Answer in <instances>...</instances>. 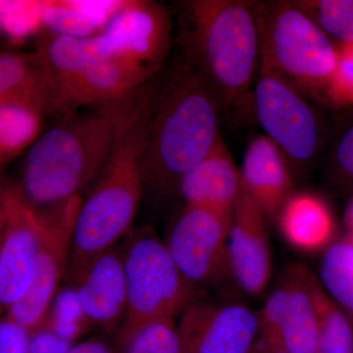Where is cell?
Masks as SVG:
<instances>
[{
  "label": "cell",
  "mask_w": 353,
  "mask_h": 353,
  "mask_svg": "<svg viewBox=\"0 0 353 353\" xmlns=\"http://www.w3.org/2000/svg\"><path fill=\"white\" fill-rule=\"evenodd\" d=\"M152 114L145 97L130 99L120 108L108 160L77 216L65 276L69 285L131 231L145 192L143 159Z\"/></svg>",
  "instance_id": "6da1fadb"
},
{
  "label": "cell",
  "mask_w": 353,
  "mask_h": 353,
  "mask_svg": "<svg viewBox=\"0 0 353 353\" xmlns=\"http://www.w3.org/2000/svg\"><path fill=\"white\" fill-rule=\"evenodd\" d=\"M180 59L163 78L146 137L143 189L154 196L178 190L220 137L217 95L197 70Z\"/></svg>",
  "instance_id": "7a4b0ae2"
},
{
  "label": "cell",
  "mask_w": 353,
  "mask_h": 353,
  "mask_svg": "<svg viewBox=\"0 0 353 353\" xmlns=\"http://www.w3.org/2000/svg\"><path fill=\"white\" fill-rule=\"evenodd\" d=\"M120 102L65 115L32 143L16 185L31 208L48 212L95 183L112 148Z\"/></svg>",
  "instance_id": "3957f363"
},
{
  "label": "cell",
  "mask_w": 353,
  "mask_h": 353,
  "mask_svg": "<svg viewBox=\"0 0 353 353\" xmlns=\"http://www.w3.org/2000/svg\"><path fill=\"white\" fill-rule=\"evenodd\" d=\"M179 12L183 59L208 81L221 108L245 103L259 63L253 2L190 0Z\"/></svg>",
  "instance_id": "277c9868"
},
{
  "label": "cell",
  "mask_w": 353,
  "mask_h": 353,
  "mask_svg": "<svg viewBox=\"0 0 353 353\" xmlns=\"http://www.w3.org/2000/svg\"><path fill=\"white\" fill-rule=\"evenodd\" d=\"M259 50L297 88L327 99L338 48L294 2H253Z\"/></svg>",
  "instance_id": "5b68a950"
},
{
  "label": "cell",
  "mask_w": 353,
  "mask_h": 353,
  "mask_svg": "<svg viewBox=\"0 0 353 353\" xmlns=\"http://www.w3.org/2000/svg\"><path fill=\"white\" fill-rule=\"evenodd\" d=\"M123 263L127 307L117 341L148 323L174 320L194 301L196 290L176 268L165 243L148 230L132 236L123 250Z\"/></svg>",
  "instance_id": "8992f818"
},
{
  "label": "cell",
  "mask_w": 353,
  "mask_h": 353,
  "mask_svg": "<svg viewBox=\"0 0 353 353\" xmlns=\"http://www.w3.org/2000/svg\"><path fill=\"white\" fill-rule=\"evenodd\" d=\"M253 101L266 137L285 157L301 163L315 157L320 148L321 132L314 110L299 88L260 50Z\"/></svg>",
  "instance_id": "52a82bcc"
},
{
  "label": "cell",
  "mask_w": 353,
  "mask_h": 353,
  "mask_svg": "<svg viewBox=\"0 0 353 353\" xmlns=\"http://www.w3.org/2000/svg\"><path fill=\"white\" fill-rule=\"evenodd\" d=\"M82 196L43 214V234L29 289L7 311V317L29 333L43 326L50 304L68 268L72 239Z\"/></svg>",
  "instance_id": "ba28073f"
},
{
  "label": "cell",
  "mask_w": 353,
  "mask_h": 353,
  "mask_svg": "<svg viewBox=\"0 0 353 353\" xmlns=\"http://www.w3.org/2000/svg\"><path fill=\"white\" fill-rule=\"evenodd\" d=\"M232 218L210 209L185 205L167 238V250L194 290L214 284L230 272L228 236Z\"/></svg>",
  "instance_id": "9c48e42d"
},
{
  "label": "cell",
  "mask_w": 353,
  "mask_h": 353,
  "mask_svg": "<svg viewBox=\"0 0 353 353\" xmlns=\"http://www.w3.org/2000/svg\"><path fill=\"white\" fill-rule=\"evenodd\" d=\"M311 271L292 265L279 279L257 314L259 341L284 353H315L317 322Z\"/></svg>",
  "instance_id": "30bf717a"
},
{
  "label": "cell",
  "mask_w": 353,
  "mask_h": 353,
  "mask_svg": "<svg viewBox=\"0 0 353 353\" xmlns=\"http://www.w3.org/2000/svg\"><path fill=\"white\" fill-rule=\"evenodd\" d=\"M43 214L7 185L3 236L0 245V318L31 284L43 234Z\"/></svg>",
  "instance_id": "8fae6325"
},
{
  "label": "cell",
  "mask_w": 353,
  "mask_h": 353,
  "mask_svg": "<svg viewBox=\"0 0 353 353\" xmlns=\"http://www.w3.org/2000/svg\"><path fill=\"white\" fill-rule=\"evenodd\" d=\"M176 327L183 353H252L259 336L256 313L236 303L192 301Z\"/></svg>",
  "instance_id": "7c38bea8"
},
{
  "label": "cell",
  "mask_w": 353,
  "mask_h": 353,
  "mask_svg": "<svg viewBox=\"0 0 353 353\" xmlns=\"http://www.w3.org/2000/svg\"><path fill=\"white\" fill-rule=\"evenodd\" d=\"M81 41L83 59L77 83L78 110L124 101L161 73L116 54L101 34Z\"/></svg>",
  "instance_id": "4fadbf2b"
},
{
  "label": "cell",
  "mask_w": 353,
  "mask_h": 353,
  "mask_svg": "<svg viewBox=\"0 0 353 353\" xmlns=\"http://www.w3.org/2000/svg\"><path fill=\"white\" fill-rule=\"evenodd\" d=\"M101 34L116 54L161 71L171 48V18L157 2L123 1Z\"/></svg>",
  "instance_id": "5bb4252c"
},
{
  "label": "cell",
  "mask_w": 353,
  "mask_h": 353,
  "mask_svg": "<svg viewBox=\"0 0 353 353\" xmlns=\"http://www.w3.org/2000/svg\"><path fill=\"white\" fill-rule=\"evenodd\" d=\"M267 217L245 188L234 206L228 236L230 273L250 296L262 294L270 282L272 254Z\"/></svg>",
  "instance_id": "9a60e30c"
},
{
  "label": "cell",
  "mask_w": 353,
  "mask_h": 353,
  "mask_svg": "<svg viewBox=\"0 0 353 353\" xmlns=\"http://www.w3.org/2000/svg\"><path fill=\"white\" fill-rule=\"evenodd\" d=\"M72 287L75 288L90 326L108 332L115 330L127 307L123 252L111 248L102 253Z\"/></svg>",
  "instance_id": "2e32d148"
},
{
  "label": "cell",
  "mask_w": 353,
  "mask_h": 353,
  "mask_svg": "<svg viewBox=\"0 0 353 353\" xmlns=\"http://www.w3.org/2000/svg\"><path fill=\"white\" fill-rule=\"evenodd\" d=\"M241 189V170L220 136L205 157L185 174L178 192L185 205L210 209L232 218Z\"/></svg>",
  "instance_id": "e0dca14e"
},
{
  "label": "cell",
  "mask_w": 353,
  "mask_h": 353,
  "mask_svg": "<svg viewBox=\"0 0 353 353\" xmlns=\"http://www.w3.org/2000/svg\"><path fill=\"white\" fill-rule=\"evenodd\" d=\"M288 159L282 150L266 136L256 137L246 148L241 182L267 219L277 216L292 194Z\"/></svg>",
  "instance_id": "ac0fdd59"
},
{
  "label": "cell",
  "mask_w": 353,
  "mask_h": 353,
  "mask_svg": "<svg viewBox=\"0 0 353 353\" xmlns=\"http://www.w3.org/2000/svg\"><path fill=\"white\" fill-rule=\"evenodd\" d=\"M277 217L285 241L301 252H324L334 241L333 213L314 194L292 192Z\"/></svg>",
  "instance_id": "d6986e66"
},
{
  "label": "cell",
  "mask_w": 353,
  "mask_h": 353,
  "mask_svg": "<svg viewBox=\"0 0 353 353\" xmlns=\"http://www.w3.org/2000/svg\"><path fill=\"white\" fill-rule=\"evenodd\" d=\"M28 101L54 113V97L43 54L0 51V103Z\"/></svg>",
  "instance_id": "ffe728a7"
},
{
  "label": "cell",
  "mask_w": 353,
  "mask_h": 353,
  "mask_svg": "<svg viewBox=\"0 0 353 353\" xmlns=\"http://www.w3.org/2000/svg\"><path fill=\"white\" fill-rule=\"evenodd\" d=\"M122 1H44L41 22L54 34L85 39L103 31Z\"/></svg>",
  "instance_id": "44dd1931"
},
{
  "label": "cell",
  "mask_w": 353,
  "mask_h": 353,
  "mask_svg": "<svg viewBox=\"0 0 353 353\" xmlns=\"http://www.w3.org/2000/svg\"><path fill=\"white\" fill-rule=\"evenodd\" d=\"M43 108L28 101L0 103V165L29 150L41 136Z\"/></svg>",
  "instance_id": "7402d4cb"
},
{
  "label": "cell",
  "mask_w": 353,
  "mask_h": 353,
  "mask_svg": "<svg viewBox=\"0 0 353 353\" xmlns=\"http://www.w3.org/2000/svg\"><path fill=\"white\" fill-rule=\"evenodd\" d=\"M309 284L317 322L315 353H353L352 321L327 294L312 272Z\"/></svg>",
  "instance_id": "603a6c76"
},
{
  "label": "cell",
  "mask_w": 353,
  "mask_h": 353,
  "mask_svg": "<svg viewBox=\"0 0 353 353\" xmlns=\"http://www.w3.org/2000/svg\"><path fill=\"white\" fill-rule=\"evenodd\" d=\"M317 277L353 325V241L348 236L324 250Z\"/></svg>",
  "instance_id": "cb8c5ba5"
},
{
  "label": "cell",
  "mask_w": 353,
  "mask_h": 353,
  "mask_svg": "<svg viewBox=\"0 0 353 353\" xmlns=\"http://www.w3.org/2000/svg\"><path fill=\"white\" fill-rule=\"evenodd\" d=\"M294 4L339 44L353 43V0H310Z\"/></svg>",
  "instance_id": "d4e9b609"
},
{
  "label": "cell",
  "mask_w": 353,
  "mask_h": 353,
  "mask_svg": "<svg viewBox=\"0 0 353 353\" xmlns=\"http://www.w3.org/2000/svg\"><path fill=\"white\" fill-rule=\"evenodd\" d=\"M44 327L59 338L75 343L90 326L75 288L58 290L46 316Z\"/></svg>",
  "instance_id": "484cf974"
},
{
  "label": "cell",
  "mask_w": 353,
  "mask_h": 353,
  "mask_svg": "<svg viewBox=\"0 0 353 353\" xmlns=\"http://www.w3.org/2000/svg\"><path fill=\"white\" fill-rule=\"evenodd\" d=\"M116 353H183L178 327L172 319L150 322L124 340Z\"/></svg>",
  "instance_id": "4316f807"
},
{
  "label": "cell",
  "mask_w": 353,
  "mask_h": 353,
  "mask_svg": "<svg viewBox=\"0 0 353 353\" xmlns=\"http://www.w3.org/2000/svg\"><path fill=\"white\" fill-rule=\"evenodd\" d=\"M338 48V64L327 99L336 106H353V43Z\"/></svg>",
  "instance_id": "83f0119b"
},
{
  "label": "cell",
  "mask_w": 353,
  "mask_h": 353,
  "mask_svg": "<svg viewBox=\"0 0 353 353\" xmlns=\"http://www.w3.org/2000/svg\"><path fill=\"white\" fill-rule=\"evenodd\" d=\"M334 168L340 180L353 185V124L345 129L336 141L334 150Z\"/></svg>",
  "instance_id": "f1b7e54d"
},
{
  "label": "cell",
  "mask_w": 353,
  "mask_h": 353,
  "mask_svg": "<svg viewBox=\"0 0 353 353\" xmlns=\"http://www.w3.org/2000/svg\"><path fill=\"white\" fill-rule=\"evenodd\" d=\"M30 333L7 316L0 318V353H29Z\"/></svg>",
  "instance_id": "f546056e"
},
{
  "label": "cell",
  "mask_w": 353,
  "mask_h": 353,
  "mask_svg": "<svg viewBox=\"0 0 353 353\" xmlns=\"http://www.w3.org/2000/svg\"><path fill=\"white\" fill-rule=\"evenodd\" d=\"M74 345L44 326L30 333L29 353H66Z\"/></svg>",
  "instance_id": "4dcf8cb0"
},
{
  "label": "cell",
  "mask_w": 353,
  "mask_h": 353,
  "mask_svg": "<svg viewBox=\"0 0 353 353\" xmlns=\"http://www.w3.org/2000/svg\"><path fill=\"white\" fill-rule=\"evenodd\" d=\"M66 353H116L102 341L88 340L75 343Z\"/></svg>",
  "instance_id": "1f68e13d"
},
{
  "label": "cell",
  "mask_w": 353,
  "mask_h": 353,
  "mask_svg": "<svg viewBox=\"0 0 353 353\" xmlns=\"http://www.w3.org/2000/svg\"><path fill=\"white\" fill-rule=\"evenodd\" d=\"M3 166L0 165V227L3 224L6 217V192L8 183L4 180Z\"/></svg>",
  "instance_id": "d6a6232c"
},
{
  "label": "cell",
  "mask_w": 353,
  "mask_h": 353,
  "mask_svg": "<svg viewBox=\"0 0 353 353\" xmlns=\"http://www.w3.org/2000/svg\"><path fill=\"white\" fill-rule=\"evenodd\" d=\"M343 220H345L347 234H353V196L352 199H350V201H348L347 208H345V216H343Z\"/></svg>",
  "instance_id": "836d02e7"
},
{
  "label": "cell",
  "mask_w": 353,
  "mask_h": 353,
  "mask_svg": "<svg viewBox=\"0 0 353 353\" xmlns=\"http://www.w3.org/2000/svg\"><path fill=\"white\" fill-rule=\"evenodd\" d=\"M252 353H284L282 352H279V350H274V348H271L265 345L264 343H262L261 341L257 340L256 345H255L254 348H253Z\"/></svg>",
  "instance_id": "e575fe53"
},
{
  "label": "cell",
  "mask_w": 353,
  "mask_h": 353,
  "mask_svg": "<svg viewBox=\"0 0 353 353\" xmlns=\"http://www.w3.org/2000/svg\"><path fill=\"white\" fill-rule=\"evenodd\" d=\"M6 218V217H4ZM3 228H4V222L3 224L0 227V245H1L2 236H3Z\"/></svg>",
  "instance_id": "d590c367"
},
{
  "label": "cell",
  "mask_w": 353,
  "mask_h": 353,
  "mask_svg": "<svg viewBox=\"0 0 353 353\" xmlns=\"http://www.w3.org/2000/svg\"><path fill=\"white\" fill-rule=\"evenodd\" d=\"M2 30H3V25H2V21L0 19V32H2Z\"/></svg>",
  "instance_id": "8d00e7d4"
}]
</instances>
